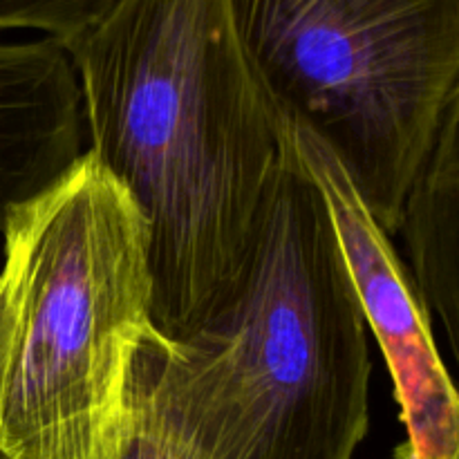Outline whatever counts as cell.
Listing matches in <instances>:
<instances>
[{
  "mask_svg": "<svg viewBox=\"0 0 459 459\" xmlns=\"http://www.w3.org/2000/svg\"><path fill=\"white\" fill-rule=\"evenodd\" d=\"M117 459H206L186 439L179 437L152 408L146 394L133 384V406L121 451Z\"/></svg>",
  "mask_w": 459,
  "mask_h": 459,
  "instance_id": "obj_9",
  "label": "cell"
},
{
  "mask_svg": "<svg viewBox=\"0 0 459 459\" xmlns=\"http://www.w3.org/2000/svg\"><path fill=\"white\" fill-rule=\"evenodd\" d=\"M83 101L54 39L0 40V233L83 155Z\"/></svg>",
  "mask_w": 459,
  "mask_h": 459,
  "instance_id": "obj_6",
  "label": "cell"
},
{
  "mask_svg": "<svg viewBox=\"0 0 459 459\" xmlns=\"http://www.w3.org/2000/svg\"><path fill=\"white\" fill-rule=\"evenodd\" d=\"M370 375L334 227L285 126L245 272L195 330L143 345L134 384L206 459H354L370 430Z\"/></svg>",
  "mask_w": 459,
  "mask_h": 459,
  "instance_id": "obj_2",
  "label": "cell"
},
{
  "mask_svg": "<svg viewBox=\"0 0 459 459\" xmlns=\"http://www.w3.org/2000/svg\"><path fill=\"white\" fill-rule=\"evenodd\" d=\"M121 0H0V31L30 30L67 43L119 4Z\"/></svg>",
  "mask_w": 459,
  "mask_h": 459,
  "instance_id": "obj_8",
  "label": "cell"
},
{
  "mask_svg": "<svg viewBox=\"0 0 459 459\" xmlns=\"http://www.w3.org/2000/svg\"><path fill=\"white\" fill-rule=\"evenodd\" d=\"M0 236V453L117 459L157 334L146 220L85 151Z\"/></svg>",
  "mask_w": 459,
  "mask_h": 459,
  "instance_id": "obj_3",
  "label": "cell"
},
{
  "mask_svg": "<svg viewBox=\"0 0 459 459\" xmlns=\"http://www.w3.org/2000/svg\"><path fill=\"white\" fill-rule=\"evenodd\" d=\"M287 134L325 202L363 321L393 377L406 429L394 459H459V399L411 273L336 157L300 126L287 124Z\"/></svg>",
  "mask_w": 459,
  "mask_h": 459,
  "instance_id": "obj_5",
  "label": "cell"
},
{
  "mask_svg": "<svg viewBox=\"0 0 459 459\" xmlns=\"http://www.w3.org/2000/svg\"><path fill=\"white\" fill-rule=\"evenodd\" d=\"M63 48L85 151L146 220L157 334L182 339L245 272L285 124L251 74L229 0H121Z\"/></svg>",
  "mask_w": 459,
  "mask_h": 459,
  "instance_id": "obj_1",
  "label": "cell"
},
{
  "mask_svg": "<svg viewBox=\"0 0 459 459\" xmlns=\"http://www.w3.org/2000/svg\"><path fill=\"white\" fill-rule=\"evenodd\" d=\"M0 459H7V457H4V455H3V453H0Z\"/></svg>",
  "mask_w": 459,
  "mask_h": 459,
  "instance_id": "obj_10",
  "label": "cell"
},
{
  "mask_svg": "<svg viewBox=\"0 0 459 459\" xmlns=\"http://www.w3.org/2000/svg\"><path fill=\"white\" fill-rule=\"evenodd\" d=\"M459 94L451 99L424 164L412 178L399 213L417 294L442 321L448 348L459 357Z\"/></svg>",
  "mask_w": 459,
  "mask_h": 459,
  "instance_id": "obj_7",
  "label": "cell"
},
{
  "mask_svg": "<svg viewBox=\"0 0 459 459\" xmlns=\"http://www.w3.org/2000/svg\"><path fill=\"white\" fill-rule=\"evenodd\" d=\"M276 115L312 133L385 236L459 94V0H229Z\"/></svg>",
  "mask_w": 459,
  "mask_h": 459,
  "instance_id": "obj_4",
  "label": "cell"
}]
</instances>
